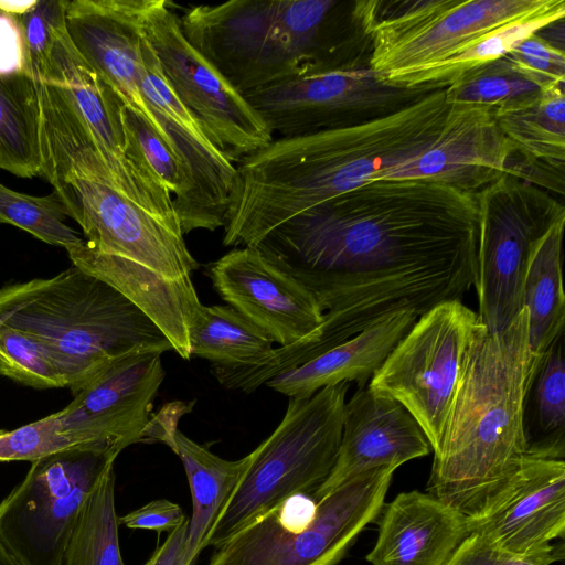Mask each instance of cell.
I'll return each mask as SVG.
<instances>
[{
	"mask_svg": "<svg viewBox=\"0 0 565 565\" xmlns=\"http://www.w3.org/2000/svg\"><path fill=\"white\" fill-rule=\"evenodd\" d=\"M430 450L423 429L401 403L361 387L345 401L335 465L311 498L318 502L362 472L386 466L397 469Z\"/></svg>",
	"mask_w": 565,
	"mask_h": 565,
	"instance_id": "obj_21",
	"label": "cell"
},
{
	"mask_svg": "<svg viewBox=\"0 0 565 565\" xmlns=\"http://www.w3.org/2000/svg\"><path fill=\"white\" fill-rule=\"evenodd\" d=\"M448 109L445 88L436 89L390 114L279 137L242 158L223 244L254 247L291 217L420 153L440 134Z\"/></svg>",
	"mask_w": 565,
	"mask_h": 565,
	"instance_id": "obj_2",
	"label": "cell"
},
{
	"mask_svg": "<svg viewBox=\"0 0 565 565\" xmlns=\"http://www.w3.org/2000/svg\"><path fill=\"white\" fill-rule=\"evenodd\" d=\"M417 319L413 310L387 315L356 335L276 375L265 385L288 398L309 397L340 383L355 382L359 388L364 387Z\"/></svg>",
	"mask_w": 565,
	"mask_h": 565,
	"instance_id": "obj_25",
	"label": "cell"
},
{
	"mask_svg": "<svg viewBox=\"0 0 565 565\" xmlns=\"http://www.w3.org/2000/svg\"><path fill=\"white\" fill-rule=\"evenodd\" d=\"M121 449L88 444L31 462L0 502V543L19 565H62L85 499Z\"/></svg>",
	"mask_w": 565,
	"mask_h": 565,
	"instance_id": "obj_11",
	"label": "cell"
},
{
	"mask_svg": "<svg viewBox=\"0 0 565 565\" xmlns=\"http://www.w3.org/2000/svg\"><path fill=\"white\" fill-rule=\"evenodd\" d=\"M68 0H39L26 13L17 17L31 68L45 57L55 32L65 25Z\"/></svg>",
	"mask_w": 565,
	"mask_h": 565,
	"instance_id": "obj_40",
	"label": "cell"
},
{
	"mask_svg": "<svg viewBox=\"0 0 565 565\" xmlns=\"http://www.w3.org/2000/svg\"><path fill=\"white\" fill-rule=\"evenodd\" d=\"M173 4L149 0L142 33L179 102L233 162L274 140L247 99L186 40Z\"/></svg>",
	"mask_w": 565,
	"mask_h": 565,
	"instance_id": "obj_13",
	"label": "cell"
},
{
	"mask_svg": "<svg viewBox=\"0 0 565 565\" xmlns=\"http://www.w3.org/2000/svg\"><path fill=\"white\" fill-rule=\"evenodd\" d=\"M481 326L460 300L420 316L374 373L367 387L401 403L437 449L457 388L463 356Z\"/></svg>",
	"mask_w": 565,
	"mask_h": 565,
	"instance_id": "obj_12",
	"label": "cell"
},
{
	"mask_svg": "<svg viewBox=\"0 0 565 565\" xmlns=\"http://www.w3.org/2000/svg\"><path fill=\"white\" fill-rule=\"evenodd\" d=\"M162 353L117 361L58 411L64 433L76 445L120 448L147 440L151 409L164 380Z\"/></svg>",
	"mask_w": 565,
	"mask_h": 565,
	"instance_id": "obj_18",
	"label": "cell"
},
{
	"mask_svg": "<svg viewBox=\"0 0 565 565\" xmlns=\"http://www.w3.org/2000/svg\"><path fill=\"white\" fill-rule=\"evenodd\" d=\"M542 89L504 56L459 75L445 88V98L448 105H475L498 110L530 100Z\"/></svg>",
	"mask_w": 565,
	"mask_h": 565,
	"instance_id": "obj_34",
	"label": "cell"
},
{
	"mask_svg": "<svg viewBox=\"0 0 565 565\" xmlns=\"http://www.w3.org/2000/svg\"><path fill=\"white\" fill-rule=\"evenodd\" d=\"M467 530L518 556L562 551L554 542L565 535L564 458L527 455L513 492Z\"/></svg>",
	"mask_w": 565,
	"mask_h": 565,
	"instance_id": "obj_22",
	"label": "cell"
},
{
	"mask_svg": "<svg viewBox=\"0 0 565 565\" xmlns=\"http://www.w3.org/2000/svg\"><path fill=\"white\" fill-rule=\"evenodd\" d=\"M141 50V94L184 173L185 190L173 201L182 233L213 232L225 224L237 179L236 163L211 141L179 102L145 36Z\"/></svg>",
	"mask_w": 565,
	"mask_h": 565,
	"instance_id": "obj_15",
	"label": "cell"
},
{
	"mask_svg": "<svg viewBox=\"0 0 565 565\" xmlns=\"http://www.w3.org/2000/svg\"><path fill=\"white\" fill-rule=\"evenodd\" d=\"M207 274L221 298L279 347L306 345L320 335L323 312L312 294L257 248H233Z\"/></svg>",
	"mask_w": 565,
	"mask_h": 565,
	"instance_id": "obj_17",
	"label": "cell"
},
{
	"mask_svg": "<svg viewBox=\"0 0 565 565\" xmlns=\"http://www.w3.org/2000/svg\"><path fill=\"white\" fill-rule=\"evenodd\" d=\"M478 318L489 333L504 331L522 309V287L537 239L565 207L542 188L510 173L476 194Z\"/></svg>",
	"mask_w": 565,
	"mask_h": 565,
	"instance_id": "obj_10",
	"label": "cell"
},
{
	"mask_svg": "<svg viewBox=\"0 0 565 565\" xmlns=\"http://www.w3.org/2000/svg\"><path fill=\"white\" fill-rule=\"evenodd\" d=\"M395 470L362 472L318 502L287 499L216 548L209 565H337L381 513Z\"/></svg>",
	"mask_w": 565,
	"mask_h": 565,
	"instance_id": "obj_8",
	"label": "cell"
},
{
	"mask_svg": "<svg viewBox=\"0 0 565 565\" xmlns=\"http://www.w3.org/2000/svg\"><path fill=\"white\" fill-rule=\"evenodd\" d=\"M43 175L95 250L169 279L191 278L199 263L177 214L159 213L118 188L75 107L60 102L41 113Z\"/></svg>",
	"mask_w": 565,
	"mask_h": 565,
	"instance_id": "obj_4",
	"label": "cell"
},
{
	"mask_svg": "<svg viewBox=\"0 0 565 565\" xmlns=\"http://www.w3.org/2000/svg\"><path fill=\"white\" fill-rule=\"evenodd\" d=\"M371 565H446L468 535L466 519L427 492H401L381 510Z\"/></svg>",
	"mask_w": 565,
	"mask_h": 565,
	"instance_id": "obj_23",
	"label": "cell"
},
{
	"mask_svg": "<svg viewBox=\"0 0 565 565\" xmlns=\"http://www.w3.org/2000/svg\"><path fill=\"white\" fill-rule=\"evenodd\" d=\"M122 124L128 161L151 175L173 201L181 198L185 190L183 169L166 139L145 117L127 106Z\"/></svg>",
	"mask_w": 565,
	"mask_h": 565,
	"instance_id": "obj_36",
	"label": "cell"
},
{
	"mask_svg": "<svg viewBox=\"0 0 565 565\" xmlns=\"http://www.w3.org/2000/svg\"><path fill=\"white\" fill-rule=\"evenodd\" d=\"M523 419L529 455L564 458V332L531 365Z\"/></svg>",
	"mask_w": 565,
	"mask_h": 565,
	"instance_id": "obj_30",
	"label": "cell"
},
{
	"mask_svg": "<svg viewBox=\"0 0 565 565\" xmlns=\"http://www.w3.org/2000/svg\"><path fill=\"white\" fill-rule=\"evenodd\" d=\"M513 151V145L497 125L493 109L449 105L436 140L373 181L427 180L476 195L507 173Z\"/></svg>",
	"mask_w": 565,
	"mask_h": 565,
	"instance_id": "obj_19",
	"label": "cell"
},
{
	"mask_svg": "<svg viewBox=\"0 0 565 565\" xmlns=\"http://www.w3.org/2000/svg\"><path fill=\"white\" fill-rule=\"evenodd\" d=\"M118 521L129 529L149 530L160 534L173 532L186 519L177 503L159 499L118 518Z\"/></svg>",
	"mask_w": 565,
	"mask_h": 565,
	"instance_id": "obj_42",
	"label": "cell"
},
{
	"mask_svg": "<svg viewBox=\"0 0 565 565\" xmlns=\"http://www.w3.org/2000/svg\"><path fill=\"white\" fill-rule=\"evenodd\" d=\"M428 92L386 84L370 67L340 64L244 97L273 135L292 137L380 117Z\"/></svg>",
	"mask_w": 565,
	"mask_h": 565,
	"instance_id": "obj_14",
	"label": "cell"
},
{
	"mask_svg": "<svg viewBox=\"0 0 565 565\" xmlns=\"http://www.w3.org/2000/svg\"><path fill=\"white\" fill-rule=\"evenodd\" d=\"M349 383L289 397L276 429L248 454L242 479L207 544L218 548L287 499L312 497L331 473L341 441Z\"/></svg>",
	"mask_w": 565,
	"mask_h": 565,
	"instance_id": "obj_7",
	"label": "cell"
},
{
	"mask_svg": "<svg viewBox=\"0 0 565 565\" xmlns=\"http://www.w3.org/2000/svg\"><path fill=\"white\" fill-rule=\"evenodd\" d=\"M0 565H19L0 543Z\"/></svg>",
	"mask_w": 565,
	"mask_h": 565,
	"instance_id": "obj_46",
	"label": "cell"
},
{
	"mask_svg": "<svg viewBox=\"0 0 565 565\" xmlns=\"http://www.w3.org/2000/svg\"><path fill=\"white\" fill-rule=\"evenodd\" d=\"M476 195L427 180L365 182L280 224L254 247L323 312L310 359L399 310L418 318L476 285Z\"/></svg>",
	"mask_w": 565,
	"mask_h": 565,
	"instance_id": "obj_1",
	"label": "cell"
},
{
	"mask_svg": "<svg viewBox=\"0 0 565 565\" xmlns=\"http://www.w3.org/2000/svg\"><path fill=\"white\" fill-rule=\"evenodd\" d=\"M527 310L502 332L481 326L463 356L427 493L466 522L484 518L513 492L529 455L524 398L531 373Z\"/></svg>",
	"mask_w": 565,
	"mask_h": 565,
	"instance_id": "obj_3",
	"label": "cell"
},
{
	"mask_svg": "<svg viewBox=\"0 0 565 565\" xmlns=\"http://www.w3.org/2000/svg\"><path fill=\"white\" fill-rule=\"evenodd\" d=\"M498 127L525 157L564 168V85L543 88L534 98L493 110Z\"/></svg>",
	"mask_w": 565,
	"mask_h": 565,
	"instance_id": "obj_32",
	"label": "cell"
},
{
	"mask_svg": "<svg viewBox=\"0 0 565 565\" xmlns=\"http://www.w3.org/2000/svg\"><path fill=\"white\" fill-rule=\"evenodd\" d=\"M565 217L537 239L525 270L522 308L527 310L532 363L564 332L565 296L562 278V243Z\"/></svg>",
	"mask_w": 565,
	"mask_h": 565,
	"instance_id": "obj_28",
	"label": "cell"
},
{
	"mask_svg": "<svg viewBox=\"0 0 565 565\" xmlns=\"http://www.w3.org/2000/svg\"><path fill=\"white\" fill-rule=\"evenodd\" d=\"M39 0H0V12L19 17L33 9Z\"/></svg>",
	"mask_w": 565,
	"mask_h": 565,
	"instance_id": "obj_45",
	"label": "cell"
},
{
	"mask_svg": "<svg viewBox=\"0 0 565 565\" xmlns=\"http://www.w3.org/2000/svg\"><path fill=\"white\" fill-rule=\"evenodd\" d=\"M174 452L179 456L192 497V515L188 521L186 555L190 565L206 547L209 537L237 488L248 463V456L226 460L206 447L174 434Z\"/></svg>",
	"mask_w": 565,
	"mask_h": 565,
	"instance_id": "obj_27",
	"label": "cell"
},
{
	"mask_svg": "<svg viewBox=\"0 0 565 565\" xmlns=\"http://www.w3.org/2000/svg\"><path fill=\"white\" fill-rule=\"evenodd\" d=\"M191 356L212 367L253 364L275 348L273 339L230 305H201L189 326Z\"/></svg>",
	"mask_w": 565,
	"mask_h": 565,
	"instance_id": "obj_31",
	"label": "cell"
},
{
	"mask_svg": "<svg viewBox=\"0 0 565 565\" xmlns=\"http://www.w3.org/2000/svg\"><path fill=\"white\" fill-rule=\"evenodd\" d=\"M40 100L31 66L0 74V169L20 178L41 175Z\"/></svg>",
	"mask_w": 565,
	"mask_h": 565,
	"instance_id": "obj_29",
	"label": "cell"
},
{
	"mask_svg": "<svg viewBox=\"0 0 565 565\" xmlns=\"http://www.w3.org/2000/svg\"><path fill=\"white\" fill-rule=\"evenodd\" d=\"M544 0L359 1L352 17L371 39L369 67L383 81L441 61Z\"/></svg>",
	"mask_w": 565,
	"mask_h": 565,
	"instance_id": "obj_9",
	"label": "cell"
},
{
	"mask_svg": "<svg viewBox=\"0 0 565 565\" xmlns=\"http://www.w3.org/2000/svg\"><path fill=\"white\" fill-rule=\"evenodd\" d=\"M66 216L56 192L34 196L0 183V224L17 226L44 243L68 249L84 239L65 223Z\"/></svg>",
	"mask_w": 565,
	"mask_h": 565,
	"instance_id": "obj_35",
	"label": "cell"
},
{
	"mask_svg": "<svg viewBox=\"0 0 565 565\" xmlns=\"http://www.w3.org/2000/svg\"><path fill=\"white\" fill-rule=\"evenodd\" d=\"M149 0L70 1L65 29L88 65L127 107L145 117L164 138L141 94L142 21Z\"/></svg>",
	"mask_w": 565,
	"mask_h": 565,
	"instance_id": "obj_20",
	"label": "cell"
},
{
	"mask_svg": "<svg viewBox=\"0 0 565 565\" xmlns=\"http://www.w3.org/2000/svg\"><path fill=\"white\" fill-rule=\"evenodd\" d=\"M337 0H231L186 8V40L243 95L341 63Z\"/></svg>",
	"mask_w": 565,
	"mask_h": 565,
	"instance_id": "obj_6",
	"label": "cell"
},
{
	"mask_svg": "<svg viewBox=\"0 0 565 565\" xmlns=\"http://www.w3.org/2000/svg\"><path fill=\"white\" fill-rule=\"evenodd\" d=\"M115 509V470L110 467L82 504L62 565H125Z\"/></svg>",
	"mask_w": 565,
	"mask_h": 565,
	"instance_id": "obj_33",
	"label": "cell"
},
{
	"mask_svg": "<svg viewBox=\"0 0 565 565\" xmlns=\"http://www.w3.org/2000/svg\"><path fill=\"white\" fill-rule=\"evenodd\" d=\"M76 445L64 434L58 412L12 430L0 429V461H34Z\"/></svg>",
	"mask_w": 565,
	"mask_h": 565,
	"instance_id": "obj_38",
	"label": "cell"
},
{
	"mask_svg": "<svg viewBox=\"0 0 565 565\" xmlns=\"http://www.w3.org/2000/svg\"><path fill=\"white\" fill-rule=\"evenodd\" d=\"M565 18L564 0H544L531 12L473 39L446 58L385 83L412 89H444L462 73L504 57L520 42Z\"/></svg>",
	"mask_w": 565,
	"mask_h": 565,
	"instance_id": "obj_26",
	"label": "cell"
},
{
	"mask_svg": "<svg viewBox=\"0 0 565 565\" xmlns=\"http://www.w3.org/2000/svg\"><path fill=\"white\" fill-rule=\"evenodd\" d=\"M188 520L169 533L145 565H190L186 555Z\"/></svg>",
	"mask_w": 565,
	"mask_h": 565,
	"instance_id": "obj_44",
	"label": "cell"
},
{
	"mask_svg": "<svg viewBox=\"0 0 565 565\" xmlns=\"http://www.w3.org/2000/svg\"><path fill=\"white\" fill-rule=\"evenodd\" d=\"M505 56L543 88L564 85V50L546 41L539 32L520 42Z\"/></svg>",
	"mask_w": 565,
	"mask_h": 565,
	"instance_id": "obj_39",
	"label": "cell"
},
{
	"mask_svg": "<svg viewBox=\"0 0 565 565\" xmlns=\"http://www.w3.org/2000/svg\"><path fill=\"white\" fill-rule=\"evenodd\" d=\"M26 65L29 63L18 19L0 12V74L13 73Z\"/></svg>",
	"mask_w": 565,
	"mask_h": 565,
	"instance_id": "obj_43",
	"label": "cell"
},
{
	"mask_svg": "<svg viewBox=\"0 0 565 565\" xmlns=\"http://www.w3.org/2000/svg\"><path fill=\"white\" fill-rule=\"evenodd\" d=\"M0 323L36 341L73 396L124 358L173 350L142 310L75 265L1 287Z\"/></svg>",
	"mask_w": 565,
	"mask_h": 565,
	"instance_id": "obj_5",
	"label": "cell"
},
{
	"mask_svg": "<svg viewBox=\"0 0 565 565\" xmlns=\"http://www.w3.org/2000/svg\"><path fill=\"white\" fill-rule=\"evenodd\" d=\"M563 558V550L539 556L513 555L498 548L483 536L469 533L446 565H551Z\"/></svg>",
	"mask_w": 565,
	"mask_h": 565,
	"instance_id": "obj_41",
	"label": "cell"
},
{
	"mask_svg": "<svg viewBox=\"0 0 565 565\" xmlns=\"http://www.w3.org/2000/svg\"><path fill=\"white\" fill-rule=\"evenodd\" d=\"M66 252L72 265L106 281L142 310L182 359L191 358L189 326L202 305L191 278H166L134 262L99 253L85 241Z\"/></svg>",
	"mask_w": 565,
	"mask_h": 565,
	"instance_id": "obj_24",
	"label": "cell"
},
{
	"mask_svg": "<svg viewBox=\"0 0 565 565\" xmlns=\"http://www.w3.org/2000/svg\"><path fill=\"white\" fill-rule=\"evenodd\" d=\"M0 375L33 388L66 387L41 345L24 332L0 323Z\"/></svg>",
	"mask_w": 565,
	"mask_h": 565,
	"instance_id": "obj_37",
	"label": "cell"
},
{
	"mask_svg": "<svg viewBox=\"0 0 565 565\" xmlns=\"http://www.w3.org/2000/svg\"><path fill=\"white\" fill-rule=\"evenodd\" d=\"M32 71L58 85L71 98L120 190L159 213L177 214L173 196L126 158V104L79 55L65 25L55 32L45 57Z\"/></svg>",
	"mask_w": 565,
	"mask_h": 565,
	"instance_id": "obj_16",
	"label": "cell"
}]
</instances>
